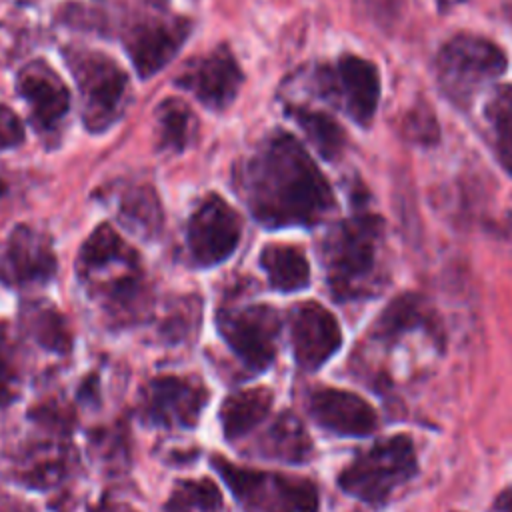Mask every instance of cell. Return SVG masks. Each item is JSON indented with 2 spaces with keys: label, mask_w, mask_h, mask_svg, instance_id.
I'll return each instance as SVG.
<instances>
[{
  "label": "cell",
  "mask_w": 512,
  "mask_h": 512,
  "mask_svg": "<svg viewBox=\"0 0 512 512\" xmlns=\"http://www.w3.org/2000/svg\"><path fill=\"white\" fill-rule=\"evenodd\" d=\"M312 80L320 98L356 126L370 128L382 96V80L374 62L356 54H342L334 62L318 66Z\"/></svg>",
  "instance_id": "obj_7"
},
{
  "label": "cell",
  "mask_w": 512,
  "mask_h": 512,
  "mask_svg": "<svg viewBox=\"0 0 512 512\" xmlns=\"http://www.w3.org/2000/svg\"><path fill=\"white\" fill-rule=\"evenodd\" d=\"M416 472L418 460L412 438L394 434L358 454L340 472L338 486L364 504L382 506Z\"/></svg>",
  "instance_id": "obj_5"
},
{
  "label": "cell",
  "mask_w": 512,
  "mask_h": 512,
  "mask_svg": "<svg viewBox=\"0 0 512 512\" xmlns=\"http://www.w3.org/2000/svg\"><path fill=\"white\" fill-rule=\"evenodd\" d=\"M242 220L218 194H208L188 220L186 240L190 254L200 266L224 262L238 246Z\"/></svg>",
  "instance_id": "obj_10"
},
{
  "label": "cell",
  "mask_w": 512,
  "mask_h": 512,
  "mask_svg": "<svg viewBox=\"0 0 512 512\" xmlns=\"http://www.w3.org/2000/svg\"><path fill=\"white\" fill-rule=\"evenodd\" d=\"M208 402V390L184 376L162 374L152 378L142 390V416L166 428H194Z\"/></svg>",
  "instance_id": "obj_11"
},
{
  "label": "cell",
  "mask_w": 512,
  "mask_h": 512,
  "mask_svg": "<svg viewBox=\"0 0 512 512\" xmlns=\"http://www.w3.org/2000/svg\"><path fill=\"white\" fill-rule=\"evenodd\" d=\"M24 140V128L18 116L0 104V150L14 148Z\"/></svg>",
  "instance_id": "obj_32"
},
{
  "label": "cell",
  "mask_w": 512,
  "mask_h": 512,
  "mask_svg": "<svg viewBox=\"0 0 512 512\" xmlns=\"http://www.w3.org/2000/svg\"><path fill=\"white\" fill-rule=\"evenodd\" d=\"M236 182L254 218L268 228L314 226L336 206L322 170L284 130L272 132L236 168Z\"/></svg>",
  "instance_id": "obj_1"
},
{
  "label": "cell",
  "mask_w": 512,
  "mask_h": 512,
  "mask_svg": "<svg viewBox=\"0 0 512 512\" xmlns=\"http://www.w3.org/2000/svg\"><path fill=\"white\" fill-rule=\"evenodd\" d=\"M118 214L124 226L146 238L158 234L162 228V208L158 196L154 188L146 184L132 186L122 194Z\"/></svg>",
  "instance_id": "obj_24"
},
{
  "label": "cell",
  "mask_w": 512,
  "mask_h": 512,
  "mask_svg": "<svg viewBox=\"0 0 512 512\" xmlns=\"http://www.w3.org/2000/svg\"><path fill=\"white\" fill-rule=\"evenodd\" d=\"M384 220L356 212L330 228L322 242L328 288L338 302L374 298L386 286Z\"/></svg>",
  "instance_id": "obj_2"
},
{
  "label": "cell",
  "mask_w": 512,
  "mask_h": 512,
  "mask_svg": "<svg viewBox=\"0 0 512 512\" xmlns=\"http://www.w3.org/2000/svg\"><path fill=\"white\" fill-rule=\"evenodd\" d=\"M190 34V22L184 18H148L136 22L126 38V50L142 78L158 72L174 58Z\"/></svg>",
  "instance_id": "obj_15"
},
{
  "label": "cell",
  "mask_w": 512,
  "mask_h": 512,
  "mask_svg": "<svg viewBox=\"0 0 512 512\" xmlns=\"http://www.w3.org/2000/svg\"><path fill=\"white\" fill-rule=\"evenodd\" d=\"M78 274L88 292L116 320H130L142 308L144 280L138 254L108 224H100L82 244Z\"/></svg>",
  "instance_id": "obj_3"
},
{
  "label": "cell",
  "mask_w": 512,
  "mask_h": 512,
  "mask_svg": "<svg viewBox=\"0 0 512 512\" xmlns=\"http://www.w3.org/2000/svg\"><path fill=\"white\" fill-rule=\"evenodd\" d=\"M242 70L228 48H216L206 56L188 62L176 84L190 92L210 110H224L242 86Z\"/></svg>",
  "instance_id": "obj_13"
},
{
  "label": "cell",
  "mask_w": 512,
  "mask_h": 512,
  "mask_svg": "<svg viewBox=\"0 0 512 512\" xmlns=\"http://www.w3.org/2000/svg\"><path fill=\"white\" fill-rule=\"evenodd\" d=\"M194 136V116L190 108L176 100H164L158 106V148L182 152Z\"/></svg>",
  "instance_id": "obj_26"
},
{
  "label": "cell",
  "mask_w": 512,
  "mask_h": 512,
  "mask_svg": "<svg viewBox=\"0 0 512 512\" xmlns=\"http://www.w3.org/2000/svg\"><path fill=\"white\" fill-rule=\"evenodd\" d=\"M262 452L268 458H278L290 464L306 462L312 454V442L302 422L290 414H280L262 438Z\"/></svg>",
  "instance_id": "obj_22"
},
{
  "label": "cell",
  "mask_w": 512,
  "mask_h": 512,
  "mask_svg": "<svg viewBox=\"0 0 512 512\" xmlns=\"http://www.w3.org/2000/svg\"><path fill=\"white\" fill-rule=\"evenodd\" d=\"M484 122L492 152L512 178V86L502 84L492 90L484 104Z\"/></svg>",
  "instance_id": "obj_21"
},
{
  "label": "cell",
  "mask_w": 512,
  "mask_h": 512,
  "mask_svg": "<svg viewBox=\"0 0 512 512\" xmlns=\"http://www.w3.org/2000/svg\"><path fill=\"white\" fill-rule=\"evenodd\" d=\"M66 62L82 96L86 130H106L122 112L128 76L106 54L94 50H68Z\"/></svg>",
  "instance_id": "obj_8"
},
{
  "label": "cell",
  "mask_w": 512,
  "mask_h": 512,
  "mask_svg": "<svg viewBox=\"0 0 512 512\" xmlns=\"http://www.w3.org/2000/svg\"><path fill=\"white\" fill-rule=\"evenodd\" d=\"M220 508V490L208 478L178 482L166 502V512H218Z\"/></svg>",
  "instance_id": "obj_27"
},
{
  "label": "cell",
  "mask_w": 512,
  "mask_h": 512,
  "mask_svg": "<svg viewBox=\"0 0 512 512\" xmlns=\"http://www.w3.org/2000/svg\"><path fill=\"white\" fill-rule=\"evenodd\" d=\"M260 266L274 290L298 292L310 284V264L300 246L266 244L260 252Z\"/></svg>",
  "instance_id": "obj_19"
},
{
  "label": "cell",
  "mask_w": 512,
  "mask_h": 512,
  "mask_svg": "<svg viewBox=\"0 0 512 512\" xmlns=\"http://www.w3.org/2000/svg\"><path fill=\"white\" fill-rule=\"evenodd\" d=\"M218 330L232 352L254 372L266 370L276 356L280 316L268 304L222 308L216 316Z\"/></svg>",
  "instance_id": "obj_9"
},
{
  "label": "cell",
  "mask_w": 512,
  "mask_h": 512,
  "mask_svg": "<svg viewBox=\"0 0 512 512\" xmlns=\"http://www.w3.org/2000/svg\"><path fill=\"white\" fill-rule=\"evenodd\" d=\"M66 474V456L58 446H40L32 450L20 468V480L30 486H52Z\"/></svg>",
  "instance_id": "obj_28"
},
{
  "label": "cell",
  "mask_w": 512,
  "mask_h": 512,
  "mask_svg": "<svg viewBox=\"0 0 512 512\" xmlns=\"http://www.w3.org/2000/svg\"><path fill=\"white\" fill-rule=\"evenodd\" d=\"M212 466L244 512H318V490L306 478L242 468L220 454L212 458Z\"/></svg>",
  "instance_id": "obj_6"
},
{
  "label": "cell",
  "mask_w": 512,
  "mask_h": 512,
  "mask_svg": "<svg viewBox=\"0 0 512 512\" xmlns=\"http://www.w3.org/2000/svg\"><path fill=\"white\" fill-rule=\"evenodd\" d=\"M438 332V322L432 306L420 294H402L394 298L382 314L376 318L370 330V338L380 344L392 346L398 338L414 330Z\"/></svg>",
  "instance_id": "obj_18"
},
{
  "label": "cell",
  "mask_w": 512,
  "mask_h": 512,
  "mask_svg": "<svg viewBox=\"0 0 512 512\" xmlns=\"http://www.w3.org/2000/svg\"><path fill=\"white\" fill-rule=\"evenodd\" d=\"M198 318V300L196 298H186L174 314L166 316L162 324V332L166 334L168 340H180L186 336L188 330H194Z\"/></svg>",
  "instance_id": "obj_30"
},
{
  "label": "cell",
  "mask_w": 512,
  "mask_h": 512,
  "mask_svg": "<svg viewBox=\"0 0 512 512\" xmlns=\"http://www.w3.org/2000/svg\"><path fill=\"white\" fill-rule=\"evenodd\" d=\"M94 512H134V510H130L128 506H124V504H118V502H108V500H102V502H100V506H98Z\"/></svg>",
  "instance_id": "obj_34"
},
{
  "label": "cell",
  "mask_w": 512,
  "mask_h": 512,
  "mask_svg": "<svg viewBox=\"0 0 512 512\" xmlns=\"http://www.w3.org/2000/svg\"><path fill=\"white\" fill-rule=\"evenodd\" d=\"M58 266L52 242L42 232L18 224L0 254V280L8 286L46 282Z\"/></svg>",
  "instance_id": "obj_14"
},
{
  "label": "cell",
  "mask_w": 512,
  "mask_h": 512,
  "mask_svg": "<svg viewBox=\"0 0 512 512\" xmlns=\"http://www.w3.org/2000/svg\"><path fill=\"white\" fill-rule=\"evenodd\" d=\"M24 318H26V328L32 334V338L38 342V346L56 354L70 352L72 334L58 308L46 302H32L26 306Z\"/></svg>",
  "instance_id": "obj_25"
},
{
  "label": "cell",
  "mask_w": 512,
  "mask_h": 512,
  "mask_svg": "<svg viewBox=\"0 0 512 512\" xmlns=\"http://www.w3.org/2000/svg\"><path fill=\"white\" fill-rule=\"evenodd\" d=\"M436 2H438V6H440L442 10H446V8L450 10L452 6H456V4H460V2H464V0H436Z\"/></svg>",
  "instance_id": "obj_35"
},
{
  "label": "cell",
  "mask_w": 512,
  "mask_h": 512,
  "mask_svg": "<svg viewBox=\"0 0 512 512\" xmlns=\"http://www.w3.org/2000/svg\"><path fill=\"white\" fill-rule=\"evenodd\" d=\"M290 340L296 364L302 370H318L338 352L342 332L330 310L308 300L292 308Z\"/></svg>",
  "instance_id": "obj_12"
},
{
  "label": "cell",
  "mask_w": 512,
  "mask_h": 512,
  "mask_svg": "<svg viewBox=\"0 0 512 512\" xmlns=\"http://www.w3.org/2000/svg\"><path fill=\"white\" fill-rule=\"evenodd\" d=\"M312 420L336 436H368L376 430L374 408L358 394L340 388H316L308 396Z\"/></svg>",
  "instance_id": "obj_16"
},
{
  "label": "cell",
  "mask_w": 512,
  "mask_h": 512,
  "mask_svg": "<svg viewBox=\"0 0 512 512\" xmlns=\"http://www.w3.org/2000/svg\"><path fill=\"white\" fill-rule=\"evenodd\" d=\"M274 396L268 388H248L230 394L220 406L222 432L228 440H238L256 428L270 412Z\"/></svg>",
  "instance_id": "obj_20"
},
{
  "label": "cell",
  "mask_w": 512,
  "mask_h": 512,
  "mask_svg": "<svg viewBox=\"0 0 512 512\" xmlns=\"http://www.w3.org/2000/svg\"><path fill=\"white\" fill-rule=\"evenodd\" d=\"M18 92L28 104L34 126L44 132L54 130L70 108L66 84L46 62H32L20 72Z\"/></svg>",
  "instance_id": "obj_17"
},
{
  "label": "cell",
  "mask_w": 512,
  "mask_h": 512,
  "mask_svg": "<svg viewBox=\"0 0 512 512\" xmlns=\"http://www.w3.org/2000/svg\"><path fill=\"white\" fill-rule=\"evenodd\" d=\"M508 70V56L486 36L458 32L434 56V76L442 96L460 110H468L476 96Z\"/></svg>",
  "instance_id": "obj_4"
},
{
  "label": "cell",
  "mask_w": 512,
  "mask_h": 512,
  "mask_svg": "<svg viewBox=\"0 0 512 512\" xmlns=\"http://www.w3.org/2000/svg\"><path fill=\"white\" fill-rule=\"evenodd\" d=\"M404 132L414 142H432L438 134V124L434 120V114H430V110L426 108L410 110L404 120Z\"/></svg>",
  "instance_id": "obj_31"
},
{
  "label": "cell",
  "mask_w": 512,
  "mask_h": 512,
  "mask_svg": "<svg viewBox=\"0 0 512 512\" xmlns=\"http://www.w3.org/2000/svg\"><path fill=\"white\" fill-rule=\"evenodd\" d=\"M496 512H512V486H508L504 492L498 494L494 502Z\"/></svg>",
  "instance_id": "obj_33"
},
{
  "label": "cell",
  "mask_w": 512,
  "mask_h": 512,
  "mask_svg": "<svg viewBox=\"0 0 512 512\" xmlns=\"http://www.w3.org/2000/svg\"><path fill=\"white\" fill-rule=\"evenodd\" d=\"M18 364L16 348L8 330V324L0 320V406L10 404L18 390Z\"/></svg>",
  "instance_id": "obj_29"
},
{
  "label": "cell",
  "mask_w": 512,
  "mask_h": 512,
  "mask_svg": "<svg viewBox=\"0 0 512 512\" xmlns=\"http://www.w3.org/2000/svg\"><path fill=\"white\" fill-rule=\"evenodd\" d=\"M288 116L300 126L308 142L324 160H336L346 148V132L326 112L310 110L306 106H288Z\"/></svg>",
  "instance_id": "obj_23"
}]
</instances>
